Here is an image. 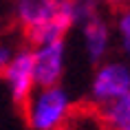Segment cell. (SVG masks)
<instances>
[{
  "mask_svg": "<svg viewBox=\"0 0 130 130\" xmlns=\"http://www.w3.org/2000/svg\"><path fill=\"white\" fill-rule=\"evenodd\" d=\"M82 42H84V53L93 64L106 60L110 53V44H112V27L110 22L104 18V13L82 22Z\"/></svg>",
  "mask_w": 130,
  "mask_h": 130,
  "instance_id": "6",
  "label": "cell"
},
{
  "mask_svg": "<svg viewBox=\"0 0 130 130\" xmlns=\"http://www.w3.org/2000/svg\"><path fill=\"white\" fill-rule=\"evenodd\" d=\"M13 18L31 46L60 40L75 24L71 0H13Z\"/></svg>",
  "mask_w": 130,
  "mask_h": 130,
  "instance_id": "1",
  "label": "cell"
},
{
  "mask_svg": "<svg viewBox=\"0 0 130 130\" xmlns=\"http://www.w3.org/2000/svg\"><path fill=\"white\" fill-rule=\"evenodd\" d=\"M22 108L31 130H64L73 117V99L62 84L35 86Z\"/></svg>",
  "mask_w": 130,
  "mask_h": 130,
  "instance_id": "2",
  "label": "cell"
},
{
  "mask_svg": "<svg viewBox=\"0 0 130 130\" xmlns=\"http://www.w3.org/2000/svg\"><path fill=\"white\" fill-rule=\"evenodd\" d=\"M2 82L7 88L9 97L15 104H24L29 99V95L35 90V71H33V55L31 48H18L11 51V57L2 69Z\"/></svg>",
  "mask_w": 130,
  "mask_h": 130,
  "instance_id": "4",
  "label": "cell"
},
{
  "mask_svg": "<svg viewBox=\"0 0 130 130\" xmlns=\"http://www.w3.org/2000/svg\"><path fill=\"white\" fill-rule=\"evenodd\" d=\"M130 90V62L128 60H104L93 73L88 99L95 108H102L112 99Z\"/></svg>",
  "mask_w": 130,
  "mask_h": 130,
  "instance_id": "3",
  "label": "cell"
},
{
  "mask_svg": "<svg viewBox=\"0 0 130 130\" xmlns=\"http://www.w3.org/2000/svg\"><path fill=\"white\" fill-rule=\"evenodd\" d=\"M64 130H66V128H64Z\"/></svg>",
  "mask_w": 130,
  "mask_h": 130,
  "instance_id": "12",
  "label": "cell"
},
{
  "mask_svg": "<svg viewBox=\"0 0 130 130\" xmlns=\"http://www.w3.org/2000/svg\"><path fill=\"white\" fill-rule=\"evenodd\" d=\"M102 5H106L108 9H115V11H119V9L128 7L130 0H102Z\"/></svg>",
  "mask_w": 130,
  "mask_h": 130,
  "instance_id": "10",
  "label": "cell"
},
{
  "mask_svg": "<svg viewBox=\"0 0 130 130\" xmlns=\"http://www.w3.org/2000/svg\"><path fill=\"white\" fill-rule=\"evenodd\" d=\"M71 9L75 24H82L102 13V0H71Z\"/></svg>",
  "mask_w": 130,
  "mask_h": 130,
  "instance_id": "9",
  "label": "cell"
},
{
  "mask_svg": "<svg viewBox=\"0 0 130 130\" xmlns=\"http://www.w3.org/2000/svg\"><path fill=\"white\" fill-rule=\"evenodd\" d=\"M31 55H33V71L38 86H55L62 82L64 71H66V42H64V38L35 44L31 48Z\"/></svg>",
  "mask_w": 130,
  "mask_h": 130,
  "instance_id": "5",
  "label": "cell"
},
{
  "mask_svg": "<svg viewBox=\"0 0 130 130\" xmlns=\"http://www.w3.org/2000/svg\"><path fill=\"white\" fill-rule=\"evenodd\" d=\"M99 119L106 130H130V90L99 108Z\"/></svg>",
  "mask_w": 130,
  "mask_h": 130,
  "instance_id": "7",
  "label": "cell"
},
{
  "mask_svg": "<svg viewBox=\"0 0 130 130\" xmlns=\"http://www.w3.org/2000/svg\"><path fill=\"white\" fill-rule=\"evenodd\" d=\"M11 57V48L5 46V44H0V75H2V69H5V64L9 62Z\"/></svg>",
  "mask_w": 130,
  "mask_h": 130,
  "instance_id": "11",
  "label": "cell"
},
{
  "mask_svg": "<svg viewBox=\"0 0 130 130\" xmlns=\"http://www.w3.org/2000/svg\"><path fill=\"white\" fill-rule=\"evenodd\" d=\"M115 35H117L119 46H121V53L130 62V5L119 9V13H117V18H115Z\"/></svg>",
  "mask_w": 130,
  "mask_h": 130,
  "instance_id": "8",
  "label": "cell"
}]
</instances>
